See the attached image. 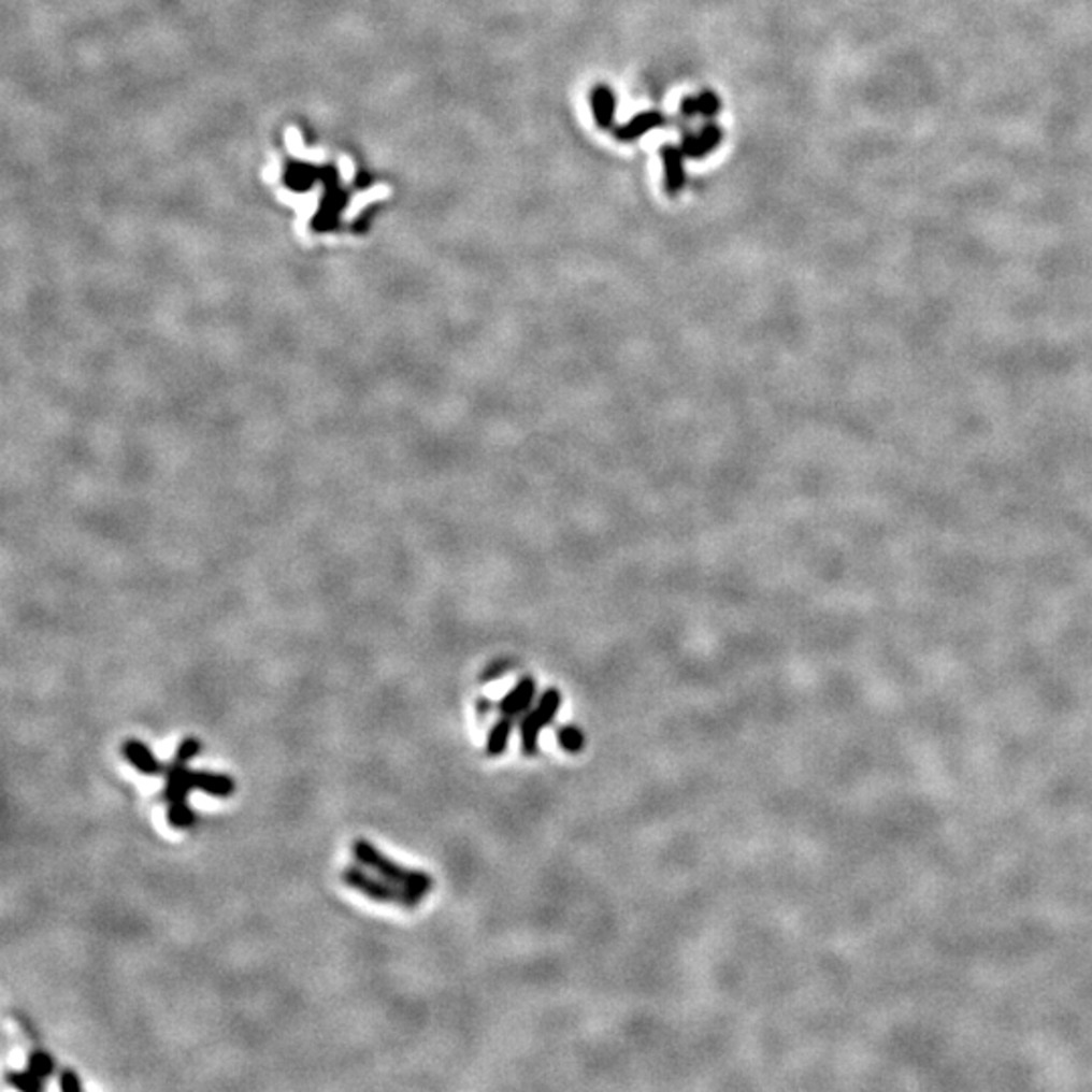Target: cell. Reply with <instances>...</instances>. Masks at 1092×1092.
<instances>
[{
    "mask_svg": "<svg viewBox=\"0 0 1092 1092\" xmlns=\"http://www.w3.org/2000/svg\"><path fill=\"white\" fill-rule=\"evenodd\" d=\"M121 757L136 768L140 775H146V777H158L162 773H167V765L162 761L156 759L153 749L138 741V738H128L124 741L121 745Z\"/></svg>",
    "mask_w": 1092,
    "mask_h": 1092,
    "instance_id": "277c9868",
    "label": "cell"
},
{
    "mask_svg": "<svg viewBox=\"0 0 1092 1092\" xmlns=\"http://www.w3.org/2000/svg\"><path fill=\"white\" fill-rule=\"evenodd\" d=\"M534 694H536V682L532 678H522L504 699L500 700V704H498L500 715L508 718L518 717L520 713H525L529 708Z\"/></svg>",
    "mask_w": 1092,
    "mask_h": 1092,
    "instance_id": "8992f818",
    "label": "cell"
},
{
    "mask_svg": "<svg viewBox=\"0 0 1092 1092\" xmlns=\"http://www.w3.org/2000/svg\"><path fill=\"white\" fill-rule=\"evenodd\" d=\"M341 880L348 888L357 890L362 896H367L369 901L373 903H380V905H397L403 906V908H415V906L423 903V894H417L410 888L399 887L393 885L380 876H376L375 872L367 871L364 866L360 864H350L341 872Z\"/></svg>",
    "mask_w": 1092,
    "mask_h": 1092,
    "instance_id": "7a4b0ae2",
    "label": "cell"
},
{
    "mask_svg": "<svg viewBox=\"0 0 1092 1092\" xmlns=\"http://www.w3.org/2000/svg\"><path fill=\"white\" fill-rule=\"evenodd\" d=\"M27 1068L33 1071L34 1075L43 1080L52 1078L57 1073V1062L53 1059L49 1052L37 1048L33 1052H29V1060H27Z\"/></svg>",
    "mask_w": 1092,
    "mask_h": 1092,
    "instance_id": "5bb4252c",
    "label": "cell"
},
{
    "mask_svg": "<svg viewBox=\"0 0 1092 1092\" xmlns=\"http://www.w3.org/2000/svg\"><path fill=\"white\" fill-rule=\"evenodd\" d=\"M662 158L666 164V187L670 192H678L682 188V153L678 148H662Z\"/></svg>",
    "mask_w": 1092,
    "mask_h": 1092,
    "instance_id": "9c48e42d",
    "label": "cell"
},
{
    "mask_svg": "<svg viewBox=\"0 0 1092 1092\" xmlns=\"http://www.w3.org/2000/svg\"><path fill=\"white\" fill-rule=\"evenodd\" d=\"M720 142V130L718 128H706L699 138H688L684 142L682 153L688 156H702V154L713 150Z\"/></svg>",
    "mask_w": 1092,
    "mask_h": 1092,
    "instance_id": "4fadbf2b",
    "label": "cell"
},
{
    "mask_svg": "<svg viewBox=\"0 0 1092 1092\" xmlns=\"http://www.w3.org/2000/svg\"><path fill=\"white\" fill-rule=\"evenodd\" d=\"M167 787H164V802H185L188 798V793L192 791V784H190V768L188 765H176L171 763L167 765Z\"/></svg>",
    "mask_w": 1092,
    "mask_h": 1092,
    "instance_id": "52a82bcc",
    "label": "cell"
},
{
    "mask_svg": "<svg viewBox=\"0 0 1092 1092\" xmlns=\"http://www.w3.org/2000/svg\"><path fill=\"white\" fill-rule=\"evenodd\" d=\"M561 702H563L561 692L550 688L543 694V699L538 700L536 708L520 722V743H522L525 755H536L538 736L543 733V729H546L559 715Z\"/></svg>",
    "mask_w": 1092,
    "mask_h": 1092,
    "instance_id": "3957f363",
    "label": "cell"
},
{
    "mask_svg": "<svg viewBox=\"0 0 1092 1092\" xmlns=\"http://www.w3.org/2000/svg\"><path fill=\"white\" fill-rule=\"evenodd\" d=\"M201 751H203V743H201V738H197V736H185V738L178 743V747H176V751H174V757H172L171 763H176V765H188L192 759H197V757L201 755Z\"/></svg>",
    "mask_w": 1092,
    "mask_h": 1092,
    "instance_id": "2e32d148",
    "label": "cell"
},
{
    "mask_svg": "<svg viewBox=\"0 0 1092 1092\" xmlns=\"http://www.w3.org/2000/svg\"><path fill=\"white\" fill-rule=\"evenodd\" d=\"M593 112L598 118L599 126L607 128L614 121L615 100L609 87H595L593 91Z\"/></svg>",
    "mask_w": 1092,
    "mask_h": 1092,
    "instance_id": "30bf717a",
    "label": "cell"
},
{
    "mask_svg": "<svg viewBox=\"0 0 1092 1092\" xmlns=\"http://www.w3.org/2000/svg\"><path fill=\"white\" fill-rule=\"evenodd\" d=\"M511 733H513V718L502 717L492 731L488 734V741H486V755L488 757H500L504 755V751L508 749V743H511Z\"/></svg>",
    "mask_w": 1092,
    "mask_h": 1092,
    "instance_id": "ba28073f",
    "label": "cell"
},
{
    "mask_svg": "<svg viewBox=\"0 0 1092 1092\" xmlns=\"http://www.w3.org/2000/svg\"><path fill=\"white\" fill-rule=\"evenodd\" d=\"M662 124H664V120H662L660 114H642L630 126L617 130V134H619L621 140H632V138H637L640 134L651 130V128H656V126H662Z\"/></svg>",
    "mask_w": 1092,
    "mask_h": 1092,
    "instance_id": "9a60e30c",
    "label": "cell"
},
{
    "mask_svg": "<svg viewBox=\"0 0 1092 1092\" xmlns=\"http://www.w3.org/2000/svg\"><path fill=\"white\" fill-rule=\"evenodd\" d=\"M190 784L195 791H203L211 798L227 800L235 793L238 784L231 775L225 773H213V771H192L190 768Z\"/></svg>",
    "mask_w": 1092,
    "mask_h": 1092,
    "instance_id": "5b68a950",
    "label": "cell"
},
{
    "mask_svg": "<svg viewBox=\"0 0 1092 1092\" xmlns=\"http://www.w3.org/2000/svg\"><path fill=\"white\" fill-rule=\"evenodd\" d=\"M682 112L686 116H692V114H704V116H713L718 112V100L713 94H704L696 100H686L682 105Z\"/></svg>",
    "mask_w": 1092,
    "mask_h": 1092,
    "instance_id": "e0dca14e",
    "label": "cell"
},
{
    "mask_svg": "<svg viewBox=\"0 0 1092 1092\" xmlns=\"http://www.w3.org/2000/svg\"><path fill=\"white\" fill-rule=\"evenodd\" d=\"M57 1082H59V1089L63 1092L84 1091V1082H82V1078L77 1076L75 1071H71V1068H61V1071H59V1075H57Z\"/></svg>",
    "mask_w": 1092,
    "mask_h": 1092,
    "instance_id": "d6986e66",
    "label": "cell"
},
{
    "mask_svg": "<svg viewBox=\"0 0 1092 1092\" xmlns=\"http://www.w3.org/2000/svg\"><path fill=\"white\" fill-rule=\"evenodd\" d=\"M167 821H169L172 830L183 832V830H190L197 823V814L188 805L187 800L185 802H171L169 803V809H167Z\"/></svg>",
    "mask_w": 1092,
    "mask_h": 1092,
    "instance_id": "8fae6325",
    "label": "cell"
},
{
    "mask_svg": "<svg viewBox=\"0 0 1092 1092\" xmlns=\"http://www.w3.org/2000/svg\"><path fill=\"white\" fill-rule=\"evenodd\" d=\"M350 853L357 864L364 866L367 871L375 872L376 876H380L393 885L410 888L413 892L423 894V896H427L433 888V878L427 872L413 871V868L399 864L397 860L385 856L373 842H369L364 837H357L350 844Z\"/></svg>",
    "mask_w": 1092,
    "mask_h": 1092,
    "instance_id": "6da1fadb",
    "label": "cell"
},
{
    "mask_svg": "<svg viewBox=\"0 0 1092 1092\" xmlns=\"http://www.w3.org/2000/svg\"><path fill=\"white\" fill-rule=\"evenodd\" d=\"M6 1084L20 1092H41L45 1089V1080L34 1075L33 1071H9L4 1076Z\"/></svg>",
    "mask_w": 1092,
    "mask_h": 1092,
    "instance_id": "7c38bea8",
    "label": "cell"
},
{
    "mask_svg": "<svg viewBox=\"0 0 1092 1092\" xmlns=\"http://www.w3.org/2000/svg\"><path fill=\"white\" fill-rule=\"evenodd\" d=\"M559 743L564 751L579 752L585 747V736L573 727H564L559 731Z\"/></svg>",
    "mask_w": 1092,
    "mask_h": 1092,
    "instance_id": "ac0fdd59",
    "label": "cell"
}]
</instances>
